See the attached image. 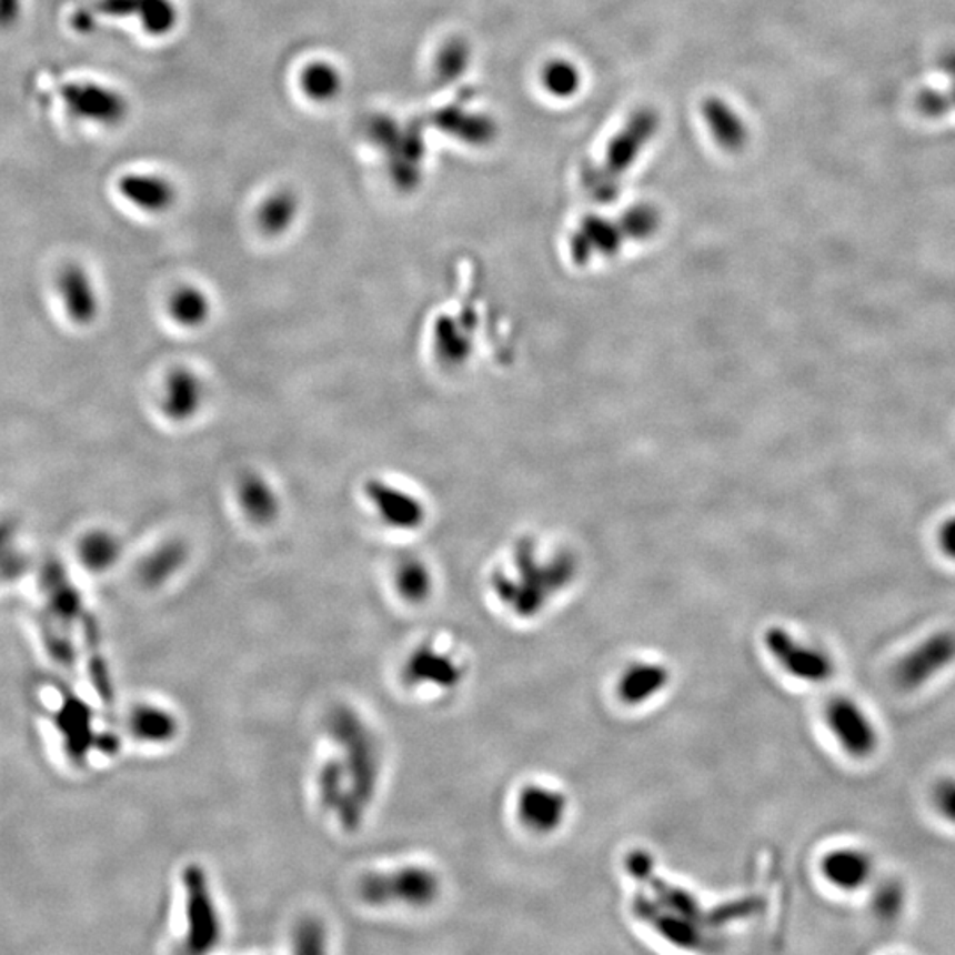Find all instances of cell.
Here are the masks:
<instances>
[{
  "label": "cell",
  "mask_w": 955,
  "mask_h": 955,
  "mask_svg": "<svg viewBox=\"0 0 955 955\" xmlns=\"http://www.w3.org/2000/svg\"><path fill=\"white\" fill-rule=\"evenodd\" d=\"M826 730L838 747L853 760H868L879 748V731L873 716L865 712L862 704L847 695H835L823 710Z\"/></svg>",
  "instance_id": "ba28073f"
},
{
  "label": "cell",
  "mask_w": 955,
  "mask_h": 955,
  "mask_svg": "<svg viewBox=\"0 0 955 955\" xmlns=\"http://www.w3.org/2000/svg\"><path fill=\"white\" fill-rule=\"evenodd\" d=\"M59 727L64 736L68 756L74 763H82L88 757L89 748L94 745L92 715L88 706L77 697H68L59 712Z\"/></svg>",
  "instance_id": "cb8c5ba5"
},
{
  "label": "cell",
  "mask_w": 955,
  "mask_h": 955,
  "mask_svg": "<svg viewBox=\"0 0 955 955\" xmlns=\"http://www.w3.org/2000/svg\"><path fill=\"white\" fill-rule=\"evenodd\" d=\"M79 557L91 572H109L122 557V542L112 531H91L80 540Z\"/></svg>",
  "instance_id": "d4e9b609"
},
{
  "label": "cell",
  "mask_w": 955,
  "mask_h": 955,
  "mask_svg": "<svg viewBox=\"0 0 955 955\" xmlns=\"http://www.w3.org/2000/svg\"><path fill=\"white\" fill-rule=\"evenodd\" d=\"M393 586H395V593L402 602L420 607L434 596V570L423 557H400L395 570H393Z\"/></svg>",
  "instance_id": "ffe728a7"
},
{
  "label": "cell",
  "mask_w": 955,
  "mask_h": 955,
  "mask_svg": "<svg viewBox=\"0 0 955 955\" xmlns=\"http://www.w3.org/2000/svg\"><path fill=\"white\" fill-rule=\"evenodd\" d=\"M916 109L933 119L955 112V80L947 89H924L916 96Z\"/></svg>",
  "instance_id": "1f68e13d"
},
{
  "label": "cell",
  "mask_w": 955,
  "mask_h": 955,
  "mask_svg": "<svg viewBox=\"0 0 955 955\" xmlns=\"http://www.w3.org/2000/svg\"><path fill=\"white\" fill-rule=\"evenodd\" d=\"M57 294L66 315L73 324L88 328L101 313V295L89 271L82 265H68L57 280Z\"/></svg>",
  "instance_id": "5bb4252c"
},
{
  "label": "cell",
  "mask_w": 955,
  "mask_h": 955,
  "mask_svg": "<svg viewBox=\"0 0 955 955\" xmlns=\"http://www.w3.org/2000/svg\"><path fill=\"white\" fill-rule=\"evenodd\" d=\"M208 382L195 369L175 365L161 382L158 409L165 422L172 425H190L208 405Z\"/></svg>",
  "instance_id": "30bf717a"
},
{
  "label": "cell",
  "mask_w": 955,
  "mask_h": 955,
  "mask_svg": "<svg viewBox=\"0 0 955 955\" xmlns=\"http://www.w3.org/2000/svg\"><path fill=\"white\" fill-rule=\"evenodd\" d=\"M40 629L44 646H47L48 653L52 655L53 661L68 671H74L77 650L73 646L70 626L62 625L44 613L40 616Z\"/></svg>",
  "instance_id": "f1b7e54d"
},
{
  "label": "cell",
  "mask_w": 955,
  "mask_h": 955,
  "mask_svg": "<svg viewBox=\"0 0 955 955\" xmlns=\"http://www.w3.org/2000/svg\"><path fill=\"white\" fill-rule=\"evenodd\" d=\"M235 503L244 521L270 527L282 517L283 497L279 486L261 471H247L235 482Z\"/></svg>",
  "instance_id": "4fadbf2b"
},
{
  "label": "cell",
  "mask_w": 955,
  "mask_h": 955,
  "mask_svg": "<svg viewBox=\"0 0 955 955\" xmlns=\"http://www.w3.org/2000/svg\"><path fill=\"white\" fill-rule=\"evenodd\" d=\"M326 731L336 747V756L348 778L352 802L366 817L381 784L382 752L378 736L365 716L348 704H340L331 710Z\"/></svg>",
  "instance_id": "7a4b0ae2"
},
{
  "label": "cell",
  "mask_w": 955,
  "mask_h": 955,
  "mask_svg": "<svg viewBox=\"0 0 955 955\" xmlns=\"http://www.w3.org/2000/svg\"><path fill=\"white\" fill-rule=\"evenodd\" d=\"M955 664V632L939 630L909 647L894 667L897 686L918 691Z\"/></svg>",
  "instance_id": "9c48e42d"
},
{
  "label": "cell",
  "mask_w": 955,
  "mask_h": 955,
  "mask_svg": "<svg viewBox=\"0 0 955 955\" xmlns=\"http://www.w3.org/2000/svg\"><path fill=\"white\" fill-rule=\"evenodd\" d=\"M443 894V879L434 868L422 864H405L388 871L366 873L358 883V897L375 909L408 907L426 909Z\"/></svg>",
  "instance_id": "3957f363"
},
{
  "label": "cell",
  "mask_w": 955,
  "mask_h": 955,
  "mask_svg": "<svg viewBox=\"0 0 955 955\" xmlns=\"http://www.w3.org/2000/svg\"><path fill=\"white\" fill-rule=\"evenodd\" d=\"M8 545L9 530L0 527V577L2 579H8L9 575L17 573L18 566H20V560L9 554Z\"/></svg>",
  "instance_id": "8d00e7d4"
},
{
  "label": "cell",
  "mask_w": 955,
  "mask_h": 955,
  "mask_svg": "<svg viewBox=\"0 0 955 955\" xmlns=\"http://www.w3.org/2000/svg\"><path fill=\"white\" fill-rule=\"evenodd\" d=\"M572 802L561 787L545 782H527L513 800L519 826L533 837L547 838L565 828Z\"/></svg>",
  "instance_id": "52a82bcc"
},
{
  "label": "cell",
  "mask_w": 955,
  "mask_h": 955,
  "mask_svg": "<svg viewBox=\"0 0 955 955\" xmlns=\"http://www.w3.org/2000/svg\"><path fill=\"white\" fill-rule=\"evenodd\" d=\"M575 83H577V74L570 66L561 62V64L549 68L547 86L556 94H569L572 89H575Z\"/></svg>",
  "instance_id": "e575fe53"
},
{
  "label": "cell",
  "mask_w": 955,
  "mask_h": 955,
  "mask_svg": "<svg viewBox=\"0 0 955 955\" xmlns=\"http://www.w3.org/2000/svg\"><path fill=\"white\" fill-rule=\"evenodd\" d=\"M128 730L133 738L149 745H169L179 734V718L174 712L158 704H139L131 710Z\"/></svg>",
  "instance_id": "44dd1931"
},
{
  "label": "cell",
  "mask_w": 955,
  "mask_h": 955,
  "mask_svg": "<svg viewBox=\"0 0 955 955\" xmlns=\"http://www.w3.org/2000/svg\"><path fill=\"white\" fill-rule=\"evenodd\" d=\"M939 70L947 74L951 82L955 80V48H951L947 52L939 57Z\"/></svg>",
  "instance_id": "f35d334b"
},
{
  "label": "cell",
  "mask_w": 955,
  "mask_h": 955,
  "mask_svg": "<svg viewBox=\"0 0 955 955\" xmlns=\"http://www.w3.org/2000/svg\"><path fill=\"white\" fill-rule=\"evenodd\" d=\"M103 8L110 13L139 14L143 29L152 36L169 34L179 22L172 0H104Z\"/></svg>",
  "instance_id": "603a6c76"
},
{
  "label": "cell",
  "mask_w": 955,
  "mask_h": 955,
  "mask_svg": "<svg viewBox=\"0 0 955 955\" xmlns=\"http://www.w3.org/2000/svg\"><path fill=\"white\" fill-rule=\"evenodd\" d=\"M303 94L315 103H328L339 98L343 89V77L336 66L328 61L310 62L300 74Z\"/></svg>",
  "instance_id": "83f0119b"
},
{
  "label": "cell",
  "mask_w": 955,
  "mask_h": 955,
  "mask_svg": "<svg viewBox=\"0 0 955 955\" xmlns=\"http://www.w3.org/2000/svg\"><path fill=\"white\" fill-rule=\"evenodd\" d=\"M465 66V48L462 44L455 43L444 50L443 56L439 59V73L446 79H453L455 74L461 73Z\"/></svg>",
  "instance_id": "d590c367"
},
{
  "label": "cell",
  "mask_w": 955,
  "mask_h": 955,
  "mask_svg": "<svg viewBox=\"0 0 955 955\" xmlns=\"http://www.w3.org/2000/svg\"><path fill=\"white\" fill-rule=\"evenodd\" d=\"M170 322L183 331H199L213 319V298L195 283H181L167 300Z\"/></svg>",
  "instance_id": "ac0fdd59"
},
{
  "label": "cell",
  "mask_w": 955,
  "mask_h": 955,
  "mask_svg": "<svg viewBox=\"0 0 955 955\" xmlns=\"http://www.w3.org/2000/svg\"><path fill=\"white\" fill-rule=\"evenodd\" d=\"M191 549L187 540L165 539L142 557L139 579L149 590H160L178 579L179 573L190 563Z\"/></svg>",
  "instance_id": "e0dca14e"
},
{
  "label": "cell",
  "mask_w": 955,
  "mask_h": 955,
  "mask_svg": "<svg viewBox=\"0 0 955 955\" xmlns=\"http://www.w3.org/2000/svg\"><path fill=\"white\" fill-rule=\"evenodd\" d=\"M43 590L47 595L48 616L70 629L74 621L86 616L80 591L73 586L64 570L57 565L48 566L43 575Z\"/></svg>",
  "instance_id": "d6986e66"
},
{
  "label": "cell",
  "mask_w": 955,
  "mask_h": 955,
  "mask_svg": "<svg viewBox=\"0 0 955 955\" xmlns=\"http://www.w3.org/2000/svg\"><path fill=\"white\" fill-rule=\"evenodd\" d=\"M573 573L575 563L569 551L554 547L542 536H522L492 570L491 590L501 605L521 617H531L570 586Z\"/></svg>",
  "instance_id": "6da1fadb"
},
{
  "label": "cell",
  "mask_w": 955,
  "mask_h": 955,
  "mask_svg": "<svg viewBox=\"0 0 955 955\" xmlns=\"http://www.w3.org/2000/svg\"><path fill=\"white\" fill-rule=\"evenodd\" d=\"M292 951L298 954H322L328 951L326 925L319 918L306 916L292 931Z\"/></svg>",
  "instance_id": "f546056e"
},
{
  "label": "cell",
  "mask_w": 955,
  "mask_h": 955,
  "mask_svg": "<svg viewBox=\"0 0 955 955\" xmlns=\"http://www.w3.org/2000/svg\"><path fill=\"white\" fill-rule=\"evenodd\" d=\"M83 643H86V652H88L89 676H91L92 686L96 694L103 701L107 706H110L113 701V685L110 680L109 664L101 652V635L100 629L96 625L94 617L91 614H86L82 617Z\"/></svg>",
  "instance_id": "484cf974"
},
{
  "label": "cell",
  "mask_w": 955,
  "mask_h": 955,
  "mask_svg": "<svg viewBox=\"0 0 955 955\" xmlns=\"http://www.w3.org/2000/svg\"><path fill=\"white\" fill-rule=\"evenodd\" d=\"M402 680L413 688L453 692L464 682V667L452 653L441 652L432 644L414 647L402 665Z\"/></svg>",
  "instance_id": "8fae6325"
},
{
  "label": "cell",
  "mask_w": 955,
  "mask_h": 955,
  "mask_svg": "<svg viewBox=\"0 0 955 955\" xmlns=\"http://www.w3.org/2000/svg\"><path fill=\"white\" fill-rule=\"evenodd\" d=\"M363 495L378 521L388 530L416 533L429 521V506L422 495L388 478L365 480Z\"/></svg>",
  "instance_id": "8992f818"
},
{
  "label": "cell",
  "mask_w": 955,
  "mask_h": 955,
  "mask_svg": "<svg viewBox=\"0 0 955 955\" xmlns=\"http://www.w3.org/2000/svg\"><path fill=\"white\" fill-rule=\"evenodd\" d=\"M906 895L897 882H886L877 886L873 895V909L883 921L897 918L903 912Z\"/></svg>",
  "instance_id": "d6a6232c"
},
{
  "label": "cell",
  "mask_w": 955,
  "mask_h": 955,
  "mask_svg": "<svg viewBox=\"0 0 955 955\" xmlns=\"http://www.w3.org/2000/svg\"><path fill=\"white\" fill-rule=\"evenodd\" d=\"M119 193L142 213L165 214L178 202V188L165 175L135 172L121 179Z\"/></svg>",
  "instance_id": "2e32d148"
},
{
  "label": "cell",
  "mask_w": 955,
  "mask_h": 955,
  "mask_svg": "<svg viewBox=\"0 0 955 955\" xmlns=\"http://www.w3.org/2000/svg\"><path fill=\"white\" fill-rule=\"evenodd\" d=\"M939 547L945 552V556L955 561V517L945 522L939 530Z\"/></svg>",
  "instance_id": "74e56055"
},
{
  "label": "cell",
  "mask_w": 955,
  "mask_h": 955,
  "mask_svg": "<svg viewBox=\"0 0 955 955\" xmlns=\"http://www.w3.org/2000/svg\"><path fill=\"white\" fill-rule=\"evenodd\" d=\"M763 647L773 664L795 682L823 685L835 676L834 659L823 647L800 639L786 626L773 625L764 630Z\"/></svg>",
  "instance_id": "5b68a950"
},
{
  "label": "cell",
  "mask_w": 955,
  "mask_h": 955,
  "mask_svg": "<svg viewBox=\"0 0 955 955\" xmlns=\"http://www.w3.org/2000/svg\"><path fill=\"white\" fill-rule=\"evenodd\" d=\"M708 113L710 124L713 127V133H715L721 142H724L725 145H730V148H740L743 142H745V128H743L742 121H740L736 115H734L731 110L725 109V104L718 103V101H712L708 104Z\"/></svg>",
  "instance_id": "4dcf8cb0"
},
{
  "label": "cell",
  "mask_w": 955,
  "mask_h": 955,
  "mask_svg": "<svg viewBox=\"0 0 955 955\" xmlns=\"http://www.w3.org/2000/svg\"><path fill=\"white\" fill-rule=\"evenodd\" d=\"M301 200L292 190H277L257 208L255 225L265 238H282L300 220Z\"/></svg>",
  "instance_id": "7402d4cb"
},
{
  "label": "cell",
  "mask_w": 955,
  "mask_h": 955,
  "mask_svg": "<svg viewBox=\"0 0 955 955\" xmlns=\"http://www.w3.org/2000/svg\"><path fill=\"white\" fill-rule=\"evenodd\" d=\"M77 110L98 122H119L127 113L128 104L121 94L98 86L77 89Z\"/></svg>",
  "instance_id": "4316f807"
},
{
  "label": "cell",
  "mask_w": 955,
  "mask_h": 955,
  "mask_svg": "<svg viewBox=\"0 0 955 955\" xmlns=\"http://www.w3.org/2000/svg\"><path fill=\"white\" fill-rule=\"evenodd\" d=\"M184 951L208 954L220 945L223 936L222 916L214 899L208 873L199 864H188L183 871Z\"/></svg>",
  "instance_id": "277c9868"
},
{
  "label": "cell",
  "mask_w": 955,
  "mask_h": 955,
  "mask_svg": "<svg viewBox=\"0 0 955 955\" xmlns=\"http://www.w3.org/2000/svg\"><path fill=\"white\" fill-rule=\"evenodd\" d=\"M931 802L938 816L947 821L948 825L955 826V777L948 775L934 782Z\"/></svg>",
  "instance_id": "836d02e7"
},
{
  "label": "cell",
  "mask_w": 955,
  "mask_h": 955,
  "mask_svg": "<svg viewBox=\"0 0 955 955\" xmlns=\"http://www.w3.org/2000/svg\"><path fill=\"white\" fill-rule=\"evenodd\" d=\"M820 874L835 891L852 894L873 882L874 862L860 847H834L820 860Z\"/></svg>",
  "instance_id": "9a60e30c"
},
{
  "label": "cell",
  "mask_w": 955,
  "mask_h": 955,
  "mask_svg": "<svg viewBox=\"0 0 955 955\" xmlns=\"http://www.w3.org/2000/svg\"><path fill=\"white\" fill-rule=\"evenodd\" d=\"M673 683V673L664 662L639 659L621 668L614 683L616 700L626 708H643L661 700Z\"/></svg>",
  "instance_id": "7c38bea8"
}]
</instances>
